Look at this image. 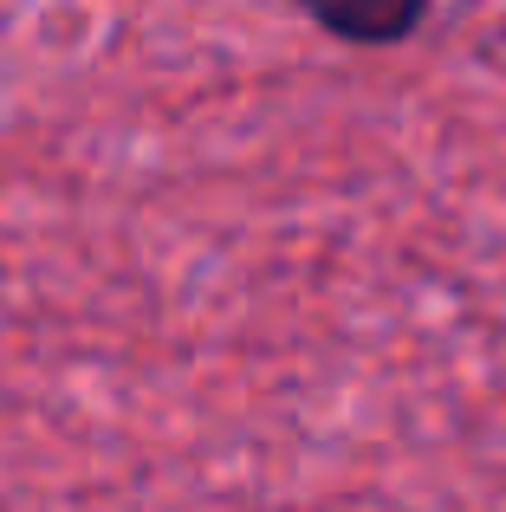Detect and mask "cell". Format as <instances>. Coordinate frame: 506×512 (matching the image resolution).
Wrapping results in <instances>:
<instances>
[{
	"label": "cell",
	"mask_w": 506,
	"mask_h": 512,
	"mask_svg": "<svg viewBox=\"0 0 506 512\" xmlns=\"http://www.w3.org/2000/svg\"><path fill=\"white\" fill-rule=\"evenodd\" d=\"M344 46H396L429 20V0H299Z\"/></svg>",
	"instance_id": "6da1fadb"
}]
</instances>
